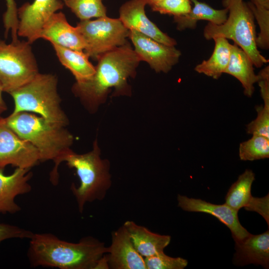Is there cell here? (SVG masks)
I'll list each match as a JSON object with an SVG mask.
<instances>
[{"mask_svg": "<svg viewBox=\"0 0 269 269\" xmlns=\"http://www.w3.org/2000/svg\"><path fill=\"white\" fill-rule=\"evenodd\" d=\"M97 61L93 75L72 87L74 95L91 113L105 102L111 89L114 96L131 94L128 80L135 76L141 61L129 43L104 53Z\"/></svg>", "mask_w": 269, "mask_h": 269, "instance_id": "6da1fadb", "label": "cell"}, {"mask_svg": "<svg viewBox=\"0 0 269 269\" xmlns=\"http://www.w3.org/2000/svg\"><path fill=\"white\" fill-rule=\"evenodd\" d=\"M27 257L31 267L60 269H94L108 253L104 243L91 236L78 243L61 240L51 233H33Z\"/></svg>", "mask_w": 269, "mask_h": 269, "instance_id": "7a4b0ae2", "label": "cell"}, {"mask_svg": "<svg viewBox=\"0 0 269 269\" xmlns=\"http://www.w3.org/2000/svg\"><path fill=\"white\" fill-rule=\"evenodd\" d=\"M4 119L6 125L19 136L37 149L40 162L51 160L54 162L49 179L53 185H57L59 182V166L62 157L72 150L73 135L65 127L29 112L11 114Z\"/></svg>", "mask_w": 269, "mask_h": 269, "instance_id": "3957f363", "label": "cell"}, {"mask_svg": "<svg viewBox=\"0 0 269 269\" xmlns=\"http://www.w3.org/2000/svg\"><path fill=\"white\" fill-rule=\"evenodd\" d=\"M70 168H75L80 184L76 187L72 183L70 189L74 196L80 213H82L87 202L102 200L112 185L110 163L101 157V151L97 139L91 151L77 154L72 150L61 159Z\"/></svg>", "mask_w": 269, "mask_h": 269, "instance_id": "277c9868", "label": "cell"}, {"mask_svg": "<svg viewBox=\"0 0 269 269\" xmlns=\"http://www.w3.org/2000/svg\"><path fill=\"white\" fill-rule=\"evenodd\" d=\"M57 85L56 75L39 72L30 81L9 93L14 103L11 114L33 113L66 127L69 120L61 106Z\"/></svg>", "mask_w": 269, "mask_h": 269, "instance_id": "5b68a950", "label": "cell"}, {"mask_svg": "<svg viewBox=\"0 0 269 269\" xmlns=\"http://www.w3.org/2000/svg\"><path fill=\"white\" fill-rule=\"evenodd\" d=\"M223 4L228 9L227 20L219 25L208 22L203 30L204 37L207 40L217 36L232 39L257 68L268 63L258 50L255 18L247 3L243 0H223Z\"/></svg>", "mask_w": 269, "mask_h": 269, "instance_id": "8992f818", "label": "cell"}, {"mask_svg": "<svg viewBox=\"0 0 269 269\" xmlns=\"http://www.w3.org/2000/svg\"><path fill=\"white\" fill-rule=\"evenodd\" d=\"M31 44L27 40L7 43L0 39V83L3 92L9 94L39 73Z\"/></svg>", "mask_w": 269, "mask_h": 269, "instance_id": "52a82bcc", "label": "cell"}, {"mask_svg": "<svg viewBox=\"0 0 269 269\" xmlns=\"http://www.w3.org/2000/svg\"><path fill=\"white\" fill-rule=\"evenodd\" d=\"M76 26L85 42L84 51L94 60L128 43L129 30L119 18L106 15L95 20H80Z\"/></svg>", "mask_w": 269, "mask_h": 269, "instance_id": "ba28073f", "label": "cell"}, {"mask_svg": "<svg viewBox=\"0 0 269 269\" xmlns=\"http://www.w3.org/2000/svg\"><path fill=\"white\" fill-rule=\"evenodd\" d=\"M40 162L37 149L21 138L0 119V169L8 165L31 169Z\"/></svg>", "mask_w": 269, "mask_h": 269, "instance_id": "9c48e42d", "label": "cell"}, {"mask_svg": "<svg viewBox=\"0 0 269 269\" xmlns=\"http://www.w3.org/2000/svg\"><path fill=\"white\" fill-rule=\"evenodd\" d=\"M62 0H34L17 8V36L30 43L40 39L41 31L51 16L63 8Z\"/></svg>", "mask_w": 269, "mask_h": 269, "instance_id": "30bf717a", "label": "cell"}, {"mask_svg": "<svg viewBox=\"0 0 269 269\" xmlns=\"http://www.w3.org/2000/svg\"><path fill=\"white\" fill-rule=\"evenodd\" d=\"M134 51L140 61L147 62L156 72L168 73L181 55L174 46L159 42L135 30H129Z\"/></svg>", "mask_w": 269, "mask_h": 269, "instance_id": "8fae6325", "label": "cell"}, {"mask_svg": "<svg viewBox=\"0 0 269 269\" xmlns=\"http://www.w3.org/2000/svg\"><path fill=\"white\" fill-rule=\"evenodd\" d=\"M177 201L178 207L184 211L208 213L216 217L230 230L234 241L242 240L250 234L241 224L238 211L226 203L214 204L179 194L177 196Z\"/></svg>", "mask_w": 269, "mask_h": 269, "instance_id": "7c38bea8", "label": "cell"}, {"mask_svg": "<svg viewBox=\"0 0 269 269\" xmlns=\"http://www.w3.org/2000/svg\"><path fill=\"white\" fill-rule=\"evenodd\" d=\"M145 0H131L120 8L119 18L129 30H135L159 42L175 46L176 40L163 32L145 14Z\"/></svg>", "mask_w": 269, "mask_h": 269, "instance_id": "4fadbf2b", "label": "cell"}, {"mask_svg": "<svg viewBox=\"0 0 269 269\" xmlns=\"http://www.w3.org/2000/svg\"><path fill=\"white\" fill-rule=\"evenodd\" d=\"M106 255L109 269H146L144 258L136 250L124 225L112 233Z\"/></svg>", "mask_w": 269, "mask_h": 269, "instance_id": "5bb4252c", "label": "cell"}, {"mask_svg": "<svg viewBox=\"0 0 269 269\" xmlns=\"http://www.w3.org/2000/svg\"><path fill=\"white\" fill-rule=\"evenodd\" d=\"M30 170L16 167L12 174L7 175L3 169H0V213L14 214L21 210L14 200L17 196L31 191L29 181L32 173Z\"/></svg>", "mask_w": 269, "mask_h": 269, "instance_id": "9a60e30c", "label": "cell"}, {"mask_svg": "<svg viewBox=\"0 0 269 269\" xmlns=\"http://www.w3.org/2000/svg\"><path fill=\"white\" fill-rule=\"evenodd\" d=\"M40 38L78 51H84L86 46L77 26L71 25L62 11L56 12L51 16L44 25Z\"/></svg>", "mask_w": 269, "mask_h": 269, "instance_id": "2e32d148", "label": "cell"}, {"mask_svg": "<svg viewBox=\"0 0 269 269\" xmlns=\"http://www.w3.org/2000/svg\"><path fill=\"white\" fill-rule=\"evenodd\" d=\"M235 264L244 266L250 264L269 267V231L259 235L250 234L241 240L235 241Z\"/></svg>", "mask_w": 269, "mask_h": 269, "instance_id": "e0dca14e", "label": "cell"}, {"mask_svg": "<svg viewBox=\"0 0 269 269\" xmlns=\"http://www.w3.org/2000/svg\"><path fill=\"white\" fill-rule=\"evenodd\" d=\"M123 225L136 250L144 258L163 252L170 242V236L153 233L132 221H127Z\"/></svg>", "mask_w": 269, "mask_h": 269, "instance_id": "ac0fdd59", "label": "cell"}, {"mask_svg": "<svg viewBox=\"0 0 269 269\" xmlns=\"http://www.w3.org/2000/svg\"><path fill=\"white\" fill-rule=\"evenodd\" d=\"M254 64L247 53L235 43L231 44L229 61L224 71L237 79L244 89V94L251 97L254 92V84L258 77L254 70Z\"/></svg>", "mask_w": 269, "mask_h": 269, "instance_id": "d6986e66", "label": "cell"}, {"mask_svg": "<svg viewBox=\"0 0 269 269\" xmlns=\"http://www.w3.org/2000/svg\"><path fill=\"white\" fill-rule=\"evenodd\" d=\"M193 3V7L190 11L184 15L174 16L178 30L187 28H195L199 20H205L215 24H221L227 20L228 9L225 7L222 9L213 8L205 2L198 0H190Z\"/></svg>", "mask_w": 269, "mask_h": 269, "instance_id": "ffe728a7", "label": "cell"}, {"mask_svg": "<svg viewBox=\"0 0 269 269\" xmlns=\"http://www.w3.org/2000/svg\"><path fill=\"white\" fill-rule=\"evenodd\" d=\"M51 44L61 64L71 72L76 82L85 81L93 75L95 66L90 62L89 56L84 51Z\"/></svg>", "mask_w": 269, "mask_h": 269, "instance_id": "44dd1931", "label": "cell"}, {"mask_svg": "<svg viewBox=\"0 0 269 269\" xmlns=\"http://www.w3.org/2000/svg\"><path fill=\"white\" fill-rule=\"evenodd\" d=\"M215 42L213 52L207 60L197 65L194 70L215 79L220 77L226 70L230 56L231 44L227 39L217 36L213 38Z\"/></svg>", "mask_w": 269, "mask_h": 269, "instance_id": "7402d4cb", "label": "cell"}, {"mask_svg": "<svg viewBox=\"0 0 269 269\" xmlns=\"http://www.w3.org/2000/svg\"><path fill=\"white\" fill-rule=\"evenodd\" d=\"M255 180L253 171L246 169L229 188L225 197V203L238 211L242 208L246 210L254 198L251 189Z\"/></svg>", "mask_w": 269, "mask_h": 269, "instance_id": "603a6c76", "label": "cell"}, {"mask_svg": "<svg viewBox=\"0 0 269 269\" xmlns=\"http://www.w3.org/2000/svg\"><path fill=\"white\" fill-rule=\"evenodd\" d=\"M240 159L254 161L269 157V138L260 135H252L248 140L242 142L239 147Z\"/></svg>", "mask_w": 269, "mask_h": 269, "instance_id": "cb8c5ba5", "label": "cell"}, {"mask_svg": "<svg viewBox=\"0 0 269 269\" xmlns=\"http://www.w3.org/2000/svg\"><path fill=\"white\" fill-rule=\"evenodd\" d=\"M80 20L106 16L102 0H62Z\"/></svg>", "mask_w": 269, "mask_h": 269, "instance_id": "d4e9b609", "label": "cell"}, {"mask_svg": "<svg viewBox=\"0 0 269 269\" xmlns=\"http://www.w3.org/2000/svg\"><path fill=\"white\" fill-rule=\"evenodd\" d=\"M252 11L259 27L260 33L257 37V45L260 48L268 49L269 47V7L251 0L247 3Z\"/></svg>", "mask_w": 269, "mask_h": 269, "instance_id": "484cf974", "label": "cell"}, {"mask_svg": "<svg viewBox=\"0 0 269 269\" xmlns=\"http://www.w3.org/2000/svg\"><path fill=\"white\" fill-rule=\"evenodd\" d=\"M144 262L146 269H183L188 265L186 259L169 257L164 252L144 258Z\"/></svg>", "mask_w": 269, "mask_h": 269, "instance_id": "4316f807", "label": "cell"}, {"mask_svg": "<svg viewBox=\"0 0 269 269\" xmlns=\"http://www.w3.org/2000/svg\"><path fill=\"white\" fill-rule=\"evenodd\" d=\"M256 109L257 118L247 125V132L252 135H260L269 138V106H257Z\"/></svg>", "mask_w": 269, "mask_h": 269, "instance_id": "83f0119b", "label": "cell"}, {"mask_svg": "<svg viewBox=\"0 0 269 269\" xmlns=\"http://www.w3.org/2000/svg\"><path fill=\"white\" fill-rule=\"evenodd\" d=\"M191 2L190 0H162L151 7L161 14L176 16L189 13L192 8Z\"/></svg>", "mask_w": 269, "mask_h": 269, "instance_id": "f1b7e54d", "label": "cell"}, {"mask_svg": "<svg viewBox=\"0 0 269 269\" xmlns=\"http://www.w3.org/2000/svg\"><path fill=\"white\" fill-rule=\"evenodd\" d=\"M6 9L3 15L4 35L7 36L9 32L11 35L15 36L18 23L16 3L14 0H5Z\"/></svg>", "mask_w": 269, "mask_h": 269, "instance_id": "f546056e", "label": "cell"}, {"mask_svg": "<svg viewBox=\"0 0 269 269\" xmlns=\"http://www.w3.org/2000/svg\"><path fill=\"white\" fill-rule=\"evenodd\" d=\"M33 235L30 231L8 224L0 223V244L3 241L18 238L30 239Z\"/></svg>", "mask_w": 269, "mask_h": 269, "instance_id": "4dcf8cb0", "label": "cell"}, {"mask_svg": "<svg viewBox=\"0 0 269 269\" xmlns=\"http://www.w3.org/2000/svg\"><path fill=\"white\" fill-rule=\"evenodd\" d=\"M246 210L258 213L269 223V194L262 198L254 197Z\"/></svg>", "mask_w": 269, "mask_h": 269, "instance_id": "1f68e13d", "label": "cell"}, {"mask_svg": "<svg viewBox=\"0 0 269 269\" xmlns=\"http://www.w3.org/2000/svg\"><path fill=\"white\" fill-rule=\"evenodd\" d=\"M257 83L260 88L264 105L269 106V66H266L257 75Z\"/></svg>", "mask_w": 269, "mask_h": 269, "instance_id": "d6a6232c", "label": "cell"}, {"mask_svg": "<svg viewBox=\"0 0 269 269\" xmlns=\"http://www.w3.org/2000/svg\"><path fill=\"white\" fill-rule=\"evenodd\" d=\"M3 92L2 86L0 83V119L1 118V115L7 110V106L4 101L2 96Z\"/></svg>", "mask_w": 269, "mask_h": 269, "instance_id": "836d02e7", "label": "cell"}, {"mask_svg": "<svg viewBox=\"0 0 269 269\" xmlns=\"http://www.w3.org/2000/svg\"><path fill=\"white\" fill-rule=\"evenodd\" d=\"M256 3L260 4L265 6L269 7V0H251Z\"/></svg>", "mask_w": 269, "mask_h": 269, "instance_id": "e575fe53", "label": "cell"}, {"mask_svg": "<svg viewBox=\"0 0 269 269\" xmlns=\"http://www.w3.org/2000/svg\"><path fill=\"white\" fill-rule=\"evenodd\" d=\"M145 0L146 1V3L147 4H148L150 7H152L162 0Z\"/></svg>", "mask_w": 269, "mask_h": 269, "instance_id": "d590c367", "label": "cell"}]
</instances>
